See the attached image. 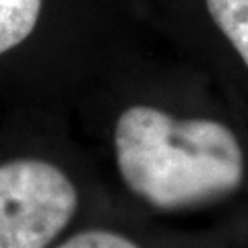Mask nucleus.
I'll use <instances>...</instances> for the list:
<instances>
[{"label": "nucleus", "mask_w": 248, "mask_h": 248, "mask_svg": "<svg viewBox=\"0 0 248 248\" xmlns=\"http://www.w3.org/2000/svg\"><path fill=\"white\" fill-rule=\"evenodd\" d=\"M42 11V0H0V54L25 42Z\"/></svg>", "instance_id": "7ed1b4c3"}, {"label": "nucleus", "mask_w": 248, "mask_h": 248, "mask_svg": "<svg viewBox=\"0 0 248 248\" xmlns=\"http://www.w3.org/2000/svg\"><path fill=\"white\" fill-rule=\"evenodd\" d=\"M56 248H139L135 242H130L128 238H124L114 232L106 230H89L75 234L73 238L64 240Z\"/></svg>", "instance_id": "39448f33"}, {"label": "nucleus", "mask_w": 248, "mask_h": 248, "mask_svg": "<svg viewBox=\"0 0 248 248\" xmlns=\"http://www.w3.org/2000/svg\"><path fill=\"white\" fill-rule=\"evenodd\" d=\"M77 190L42 159L0 166V248H46L77 211Z\"/></svg>", "instance_id": "f03ea898"}, {"label": "nucleus", "mask_w": 248, "mask_h": 248, "mask_svg": "<svg viewBox=\"0 0 248 248\" xmlns=\"http://www.w3.org/2000/svg\"><path fill=\"white\" fill-rule=\"evenodd\" d=\"M122 180L157 209H184L236 190L244 157L236 135L215 120H178L151 106H133L116 122Z\"/></svg>", "instance_id": "f257e3e1"}, {"label": "nucleus", "mask_w": 248, "mask_h": 248, "mask_svg": "<svg viewBox=\"0 0 248 248\" xmlns=\"http://www.w3.org/2000/svg\"><path fill=\"white\" fill-rule=\"evenodd\" d=\"M207 11L248 66V0H205Z\"/></svg>", "instance_id": "20e7f679"}]
</instances>
